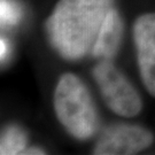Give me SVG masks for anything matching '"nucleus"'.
<instances>
[{"instance_id":"obj_1","label":"nucleus","mask_w":155,"mask_h":155,"mask_svg":"<svg viewBox=\"0 0 155 155\" xmlns=\"http://www.w3.org/2000/svg\"><path fill=\"white\" fill-rule=\"evenodd\" d=\"M113 7L114 0H59L46 21L51 45L66 60L84 58Z\"/></svg>"},{"instance_id":"obj_2","label":"nucleus","mask_w":155,"mask_h":155,"mask_svg":"<svg viewBox=\"0 0 155 155\" xmlns=\"http://www.w3.org/2000/svg\"><path fill=\"white\" fill-rule=\"evenodd\" d=\"M53 105L59 122L75 139L87 140L98 132V111L90 91L78 76L71 72L60 76Z\"/></svg>"},{"instance_id":"obj_3","label":"nucleus","mask_w":155,"mask_h":155,"mask_svg":"<svg viewBox=\"0 0 155 155\" xmlns=\"http://www.w3.org/2000/svg\"><path fill=\"white\" fill-rule=\"evenodd\" d=\"M92 74L102 99L113 113L133 117L141 111L143 101L138 91L110 60L100 61Z\"/></svg>"},{"instance_id":"obj_4","label":"nucleus","mask_w":155,"mask_h":155,"mask_svg":"<svg viewBox=\"0 0 155 155\" xmlns=\"http://www.w3.org/2000/svg\"><path fill=\"white\" fill-rule=\"evenodd\" d=\"M154 136L150 130L134 124L118 123L106 127L93 148L97 155H129L148 148Z\"/></svg>"},{"instance_id":"obj_5","label":"nucleus","mask_w":155,"mask_h":155,"mask_svg":"<svg viewBox=\"0 0 155 155\" xmlns=\"http://www.w3.org/2000/svg\"><path fill=\"white\" fill-rule=\"evenodd\" d=\"M132 33L141 82L155 98V13L137 17Z\"/></svg>"},{"instance_id":"obj_6","label":"nucleus","mask_w":155,"mask_h":155,"mask_svg":"<svg viewBox=\"0 0 155 155\" xmlns=\"http://www.w3.org/2000/svg\"><path fill=\"white\" fill-rule=\"evenodd\" d=\"M123 37V22L120 13L113 7L102 23L92 47V55L110 60L116 55Z\"/></svg>"},{"instance_id":"obj_7","label":"nucleus","mask_w":155,"mask_h":155,"mask_svg":"<svg viewBox=\"0 0 155 155\" xmlns=\"http://www.w3.org/2000/svg\"><path fill=\"white\" fill-rule=\"evenodd\" d=\"M27 134L17 125H8L1 136L0 141V154L15 155L22 154L27 148Z\"/></svg>"},{"instance_id":"obj_8","label":"nucleus","mask_w":155,"mask_h":155,"mask_svg":"<svg viewBox=\"0 0 155 155\" xmlns=\"http://www.w3.org/2000/svg\"><path fill=\"white\" fill-rule=\"evenodd\" d=\"M22 18V7L14 0H0V20L2 27H13Z\"/></svg>"},{"instance_id":"obj_9","label":"nucleus","mask_w":155,"mask_h":155,"mask_svg":"<svg viewBox=\"0 0 155 155\" xmlns=\"http://www.w3.org/2000/svg\"><path fill=\"white\" fill-rule=\"evenodd\" d=\"M9 54V44L7 41V39L1 38L0 40V58H1V61L6 60L8 58Z\"/></svg>"},{"instance_id":"obj_10","label":"nucleus","mask_w":155,"mask_h":155,"mask_svg":"<svg viewBox=\"0 0 155 155\" xmlns=\"http://www.w3.org/2000/svg\"><path fill=\"white\" fill-rule=\"evenodd\" d=\"M22 154H45V152L40 148H25V150L22 152Z\"/></svg>"}]
</instances>
